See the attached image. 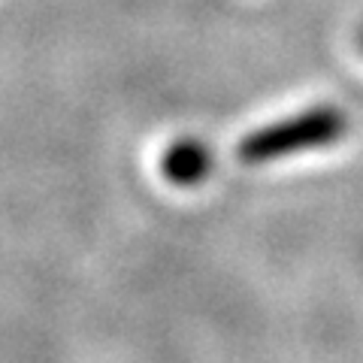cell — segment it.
Returning a JSON list of instances; mask_svg holds the SVG:
<instances>
[{"label":"cell","instance_id":"obj_1","mask_svg":"<svg viewBox=\"0 0 363 363\" xmlns=\"http://www.w3.org/2000/svg\"><path fill=\"white\" fill-rule=\"evenodd\" d=\"M348 133V116L336 106H312L291 118L252 130L236 145V157L245 164H267L279 157L318 152L339 143Z\"/></svg>","mask_w":363,"mask_h":363},{"label":"cell","instance_id":"obj_2","mask_svg":"<svg viewBox=\"0 0 363 363\" xmlns=\"http://www.w3.org/2000/svg\"><path fill=\"white\" fill-rule=\"evenodd\" d=\"M161 173L167 182H173L179 188H191L206 182L212 173L209 145L203 140H194V136H179L161 155Z\"/></svg>","mask_w":363,"mask_h":363},{"label":"cell","instance_id":"obj_3","mask_svg":"<svg viewBox=\"0 0 363 363\" xmlns=\"http://www.w3.org/2000/svg\"><path fill=\"white\" fill-rule=\"evenodd\" d=\"M357 43H360V52H363V28L357 30Z\"/></svg>","mask_w":363,"mask_h":363}]
</instances>
